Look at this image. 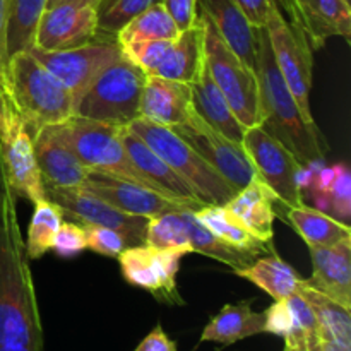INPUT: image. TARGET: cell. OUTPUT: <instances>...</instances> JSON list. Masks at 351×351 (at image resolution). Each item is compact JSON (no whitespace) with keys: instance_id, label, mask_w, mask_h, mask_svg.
Wrapping results in <instances>:
<instances>
[{"instance_id":"43","label":"cell","mask_w":351,"mask_h":351,"mask_svg":"<svg viewBox=\"0 0 351 351\" xmlns=\"http://www.w3.org/2000/svg\"><path fill=\"white\" fill-rule=\"evenodd\" d=\"M134 351H177V343L171 341L163 328L158 324Z\"/></svg>"},{"instance_id":"17","label":"cell","mask_w":351,"mask_h":351,"mask_svg":"<svg viewBox=\"0 0 351 351\" xmlns=\"http://www.w3.org/2000/svg\"><path fill=\"white\" fill-rule=\"evenodd\" d=\"M81 189L96 195L119 211L143 216V218H151V216L163 215L168 211H180V209L197 211L185 202L171 201L149 189L141 187L132 182L123 180V178L113 177V175L99 173V171H89Z\"/></svg>"},{"instance_id":"27","label":"cell","mask_w":351,"mask_h":351,"mask_svg":"<svg viewBox=\"0 0 351 351\" xmlns=\"http://www.w3.org/2000/svg\"><path fill=\"white\" fill-rule=\"evenodd\" d=\"M237 276L250 281L274 300H287L304 283V278L276 254V250L257 257L250 266L235 271Z\"/></svg>"},{"instance_id":"31","label":"cell","mask_w":351,"mask_h":351,"mask_svg":"<svg viewBox=\"0 0 351 351\" xmlns=\"http://www.w3.org/2000/svg\"><path fill=\"white\" fill-rule=\"evenodd\" d=\"M48 0H7L5 51L7 60L14 53L34 47L38 23Z\"/></svg>"},{"instance_id":"39","label":"cell","mask_w":351,"mask_h":351,"mask_svg":"<svg viewBox=\"0 0 351 351\" xmlns=\"http://www.w3.org/2000/svg\"><path fill=\"white\" fill-rule=\"evenodd\" d=\"M86 249L84 226L75 221L62 223L55 235L51 250H55L58 257H74Z\"/></svg>"},{"instance_id":"2","label":"cell","mask_w":351,"mask_h":351,"mask_svg":"<svg viewBox=\"0 0 351 351\" xmlns=\"http://www.w3.org/2000/svg\"><path fill=\"white\" fill-rule=\"evenodd\" d=\"M257 88H259L261 127L276 137L293 153L304 168H312L324 161L326 141L314 120L302 113L297 99L285 82L276 62L266 27L257 29V50L254 60Z\"/></svg>"},{"instance_id":"46","label":"cell","mask_w":351,"mask_h":351,"mask_svg":"<svg viewBox=\"0 0 351 351\" xmlns=\"http://www.w3.org/2000/svg\"><path fill=\"white\" fill-rule=\"evenodd\" d=\"M101 0H48L47 7L57 5V3H77V5H91V7H98V3Z\"/></svg>"},{"instance_id":"6","label":"cell","mask_w":351,"mask_h":351,"mask_svg":"<svg viewBox=\"0 0 351 351\" xmlns=\"http://www.w3.org/2000/svg\"><path fill=\"white\" fill-rule=\"evenodd\" d=\"M197 16L204 26V65L209 75L245 129L261 125L256 72L230 48L204 12L197 10Z\"/></svg>"},{"instance_id":"21","label":"cell","mask_w":351,"mask_h":351,"mask_svg":"<svg viewBox=\"0 0 351 351\" xmlns=\"http://www.w3.org/2000/svg\"><path fill=\"white\" fill-rule=\"evenodd\" d=\"M191 112V84L158 75H147L139 101L141 119L171 129L187 122Z\"/></svg>"},{"instance_id":"36","label":"cell","mask_w":351,"mask_h":351,"mask_svg":"<svg viewBox=\"0 0 351 351\" xmlns=\"http://www.w3.org/2000/svg\"><path fill=\"white\" fill-rule=\"evenodd\" d=\"M154 3H161V0H101L96 7L98 34L115 38V34L129 21H132Z\"/></svg>"},{"instance_id":"24","label":"cell","mask_w":351,"mask_h":351,"mask_svg":"<svg viewBox=\"0 0 351 351\" xmlns=\"http://www.w3.org/2000/svg\"><path fill=\"white\" fill-rule=\"evenodd\" d=\"M197 10L215 23L216 29L233 51L254 69L257 50V29L242 12L235 0H195Z\"/></svg>"},{"instance_id":"38","label":"cell","mask_w":351,"mask_h":351,"mask_svg":"<svg viewBox=\"0 0 351 351\" xmlns=\"http://www.w3.org/2000/svg\"><path fill=\"white\" fill-rule=\"evenodd\" d=\"M82 226H84L86 233V249H91L93 252L99 254V256L117 259L129 247L122 233H119L117 230L95 225Z\"/></svg>"},{"instance_id":"26","label":"cell","mask_w":351,"mask_h":351,"mask_svg":"<svg viewBox=\"0 0 351 351\" xmlns=\"http://www.w3.org/2000/svg\"><path fill=\"white\" fill-rule=\"evenodd\" d=\"M252 302L250 298L239 304L225 305L206 324L201 341L230 346L242 339L264 335V312H254Z\"/></svg>"},{"instance_id":"45","label":"cell","mask_w":351,"mask_h":351,"mask_svg":"<svg viewBox=\"0 0 351 351\" xmlns=\"http://www.w3.org/2000/svg\"><path fill=\"white\" fill-rule=\"evenodd\" d=\"M307 351H351V346L341 345L338 341H331V339L317 338L308 346Z\"/></svg>"},{"instance_id":"9","label":"cell","mask_w":351,"mask_h":351,"mask_svg":"<svg viewBox=\"0 0 351 351\" xmlns=\"http://www.w3.org/2000/svg\"><path fill=\"white\" fill-rule=\"evenodd\" d=\"M243 151L249 156L256 175L274 192L280 206L302 204L304 171L307 168L298 163L288 147L264 127H249L243 134Z\"/></svg>"},{"instance_id":"16","label":"cell","mask_w":351,"mask_h":351,"mask_svg":"<svg viewBox=\"0 0 351 351\" xmlns=\"http://www.w3.org/2000/svg\"><path fill=\"white\" fill-rule=\"evenodd\" d=\"M290 23L307 36L312 50H319L332 36L350 41L351 7L348 0H280L276 3Z\"/></svg>"},{"instance_id":"3","label":"cell","mask_w":351,"mask_h":351,"mask_svg":"<svg viewBox=\"0 0 351 351\" xmlns=\"http://www.w3.org/2000/svg\"><path fill=\"white\" fill-rule=\"evenodd\" d=\"M3 75L33 139L45 127L57 125L74 115L71 93L31 51L14 53L7 60Z\"/></svg>"},{"instance_id":"8","label":"cell","mask_w":351,"mask_h":351,"mask_svg":"<svg viewBox=\"0 0 351 351\" xmlns=\"http://www.w3.org/2000/svg\"><path fill=\"white\" fill-rule=\"evenodd\" d=\"M0 168L16 197L27 199L33 204L45 197L33 137L10 96L3 71L0 72Z\"/></svg>"},{"instance_id":"28","label":"cell","mask_w":351,"mask_h":351,"mask_svg":"<svg viewBox=\"0 0 351 351\" xmlns=\"http://www.w3.org/2000/svg\"><path fill=\"white\" fill-rule=\"evenodd\" d=\"M287 208V219L295 232L304 239L307 247H328L350 239V225L332 218L328 213L317 208H308L304 202Z\"/></svg>"},{"instance_id":"5","label":"cell","mask_w":351,"mask_h":351,"mask_svg":"<svg viewBox=\"0 0 351 351\" xmlns=\"http://www.w3.org/2000/svg\"><path fill=\"white\" fill-rule=\"evenodd\" d=\"M58 127L75 156L89 171L113 175L160 194V191L137 170L127 154L122 141L123 127L77 115H72L69 120L58 123Z\"/></svg>"},{"instance_id":"7","label":"cell","mask_w":351,"mask_h":351,"mask_svg":"<svg viewBox=\"0 0 351 351\" xmlns=\"http://www.w3.org/2000/svg\"><path fill=\"white\" fill-rule=\"evenodd\" d=\"M147 75L120 57L95 79L75 105L74 115L127 127L139 119V101Z\"/></svg>"},{"instance_id":"22","label":"cell","mask_w":351,"mask_h":351,"mask_svg":"<svg viewBox=\"0 0 351 351\" xmlns=\"http://www.w3.org/2000/svg\"><path fill=\"white\" fill-rule=\"evenodd\" d=\"M122 141L125 146L127 154L130 156L137 170L160 191L161 195L171 199V201L185 202L194 209H201L202 202L195 197L192 189L168 167L163 158L158 156L143 139L136 136L127 127L122 129Z\"/></svg>"},{"instance_id":"40","label":"cell","mask_w":351,"mask_h":351,"mask_svg":"<svg viewBox=\"0 0 351 351\" xmlns=\"http://www.w3.org/2000/svg\"><path fill=\"white\" fill-rule=\"evenodd\" d=\"M291 329V311L287 300H274L269 308L264 311V332L274 336H285Z\"/></svg>"},{"instance_id":"44","label":"cell","mask_w":351,"mask_h":351,"mask_svg":"<svg viewBox=\"0 0 351 351\" xmlns=\"http://www.w3.org/2000/svg\"><path fill=\"white\" fill-rule=\"evenodd\" d=\"M5 23H7V0H0V72L5 71Z\"/></svg>"},{"instance_id":"1","label":"cell","mask_w":351,"mask_h":351,"mask_svg":"<svg viewBox=\"0 0 351 351\" xmlns=\"http://www.w3.org/2000/svg\"><path fill=\"white\" fill-rule=\"evenodd\" d=\"M16 195L0 168V351H43V328Z\"/></svg>"},{"instance_id":"4","label":"cell","mask_w":351,"mask_h":351,"mask_svg":"<svg viewBox=\"0 0 351 351\" xmlns=\"http://www.w3.org/2000/svg\"><path fill=\"white\" fill-rule=\"evenodd\" d=\"M192 189L204 206H225L237 189L170 127L136 119L127 125Z\"/></svg>"},{"instance_id":"42","label":"cell","mask_w":351,"mask_h":351,"mask_svg":"<svg viewBox=\"0 0 351 351\" xmlns=\"http://www.w3.org/2000/svg\"><path fill=\"white\" fill-rule=\"evenodd\" d=\"M237 5L242 9L249 23L256 27H263L266 24L269 10L273 7V0H235Z\"/></svg>"},{"instance_id":"19","label":"cell","mask_w":351,"mask_h":351,"mask_svg":"<svg viewBox=\"0 0 351 351\" xmlns=\"http://www.w3.org/2000/svg\"><path fill=\"white\" fill-rule=\"evenodd\" d=\"M312 276L307 287L351 311V237L328 247H308Z\"/></svg>"},{"instance_id":"34","label":"cell","mask_w":351,"mask_h":351,"mask_svg":"<svg viewBox=\"0 0 351 351\" xmlns=\"http://www.w3.org/2000/svg\"><path fill=\"white\" fill-rule=\"evenodd\" d=\"M64 223V213L48 199L34 202V211L27 226V239L24 242L29 259H40L51 249L55 235Z\"/></svg>"},{"instance_id":"32","label":"cell","mask_w":351,"mask_h":351,"mask_svg":"<svg viewBox=\"0 0 351 351\" xmlns=\"http://www.w3.org/2000/svg\"><path fill=\"white\" fill-rule=\"evenodd\" d=\"M297 291L304 297L314 314L319 336L351 346V311L305 283H302Z\"/></svg>"},{"instance_id":"18","label":"cell","mask_w":351,"mask_h":351,"mask_svg":"<svg viewBox=\"0 0 351 351\" xmlns=\"http://www.w3.org/2000/svg\"><path fill=\"white\" fill-rule=\"evenodd\" d=\"M33 147L43 185L77 189L84 184L89 170L69 146L58 123L41 129L34 136Z\"/></svg>"},{"instance_id":"35","label":"cell","mask_w":351,"mask_h":351,"mask_svg":"<svg viewBox=\"0 0 351 351\" xmlns=\"http://www.w3.org/2000/svg\"><path fill=\"white\" fill-rule=\"evenodd\" d=\"M182 211L184 209L147 218L144 245L154 247V249H180L187 254H192L189 232Z\"/></svg>"},{"instance_id":"25","label":"cell","mask_w":351,"mask_h":351,"mask_svg":"<svg viewBox=\"0 0 351 351\" xmlns=\"http://www.w3.org/2000/svg\"><path fill=\"white\" fill-rule=\"evenodd\" d=\"M192 89V108L204 120L208 125L218 130L233 143L242 144L245 127L240 123L237 115L233 113L232 106L226 101L225 95L219 91L216 82L209 75L206 65L202 67L197 81L191 84Z\"/></svg>"},{"instance_id":"12","label":"cell","mask_w":351,"mask_h":351,"mask_svg":"<svg viewBox=\"0 0 351 351\" xmlns=\"http://www.w3.org/2000/svg\"><path fill=\"white\" fill-rule=\"evenodd\" d=\"M184 256H187L185 250L154 249L143 243L127 247L117 259L127 283L149 291L158 302L184 305L177 287V274Z\"/></svg>"},{"instance_id":"49","label":"cell","mask_w":351,"mask_h":351,"mask_svg":"<svg viewBox=\"0 0 351 351\" xmlns=\"http://www.w3.org/2000/svg\"><path fill=\"white\" fill-rule=\"evenodd\" d=\"M348 2H350V0H348Z\"/></svg>"},{"instance_id":"15","label":"cell","mask_w":351,"mask_h":351,"mask_svg":"<svg viewBox=\"0 0 351 351\" xmlns=\"http://www.w3.org/2000/svg\"><path fill=\"white\" fill-rule=\"evenodd\" d=\"M98 34L96 7L57 3L43 10L34 34V48L69 50L93 41Z\"/></svg>"},{"instance_id":"14","label":"cell","mask_w":351,"mask_h":351,"mask_svg":"<svg viewBox=\"0 0 351 351\" xmlns=\"http://www.w3.org/2000/svg\"><path fill=\"white\" fill-rule=\"evenodd\" d=\"M171 130H175L185 143L191 144L213 168H216L219 175H223L237 189V192L256 177V170L243 151L242 144L233 143L208 125L194 112V108L187 122L171 127Z\"/></svg>"},{"instance_id":"20","label":"cell","mask_w":351,"mask_h":351,"mask_svg":"<svg viewBox=\"0 0 351 351\" xmlns=\"http://www.w3.org/2000/svg\"><path fill=\"white\" fill-rule=\"evenodd\" d=\"M204 67V26L201 19L180 31L175 40H167L149 75L194 84Z\"/></svg>"},{"instance_id":"37","label":"cell","mask_w":351,"mask_h":351,"mask_svg":"<svg viewBox=\"0 0 351 351\" xmlns=\"http://www.w3.org/2000/svg\"><path fill=\"white\" fill-rule=\"evenodd\" d=\"M336 175L332 180L331 189L328 192L329 209L336 219H339L345 225H350L351 215V173L345 163L335 165Z\"/></svg>"},{"instance_id":"11","label":"cell","mask_w":351,"mask_h":351,"mask_svg":"<svg viewBox=\"0 0 351 351\" xmlns=\"http://www.w3.org/2000/svg\"><path fill=\"white\" fill-rule=\"evenodd\" d=\"M27 51H31L67 88L74 99V112L77 101L95 82V79L110 64L122 57L115 38L99 36V34H96L95 40L89 43L69 50L45 51L33 47Z\"/></svg>"},{"instance_id":"29","label":"cell","mask_w":351,"mask_h":351,"mask_svg":"<svg viewBox=\"0 0 351 351\" xmlns=\"http://www.w3.org/2000/svg\"><path fill=\"white\" fill-rule=\"evenodd\" d=\"M182 216H184L185 226H187L189 242H191L192 252L211 257V259L218 261V263L226 264V266L232 267L233 271H239L250 266V264L259 257L256 256V254L245 252V250L237 249V247L223 242V240L218 239L208 226H204L199 221L197 216L194 215L192 209H184V211H182Z\"/></svg>"},{"instance_id":"13","label":"cell","mask_w":351,"mask_h":351,"mask_svg":"<svg viewBox=\"0 0 351 351\" xmlns=\"http://www.w3.org/2000/svg\"><path fill=\"white\" fill-rule=\"evenodd\" d=\"M45 199L60 208L64 216H69L79 225L106 226L122 233L127 245H143L146 237L147 218L127 215L113 206L106 204L84 189H65L45 185Z\"/></svg>"},{"instance_id":"48","label":"cell","mask_w":351,"mask_h":351,"mask_svg":"<svg viewBox=\"0 0 351 351\" xmlns=\"http://www.w3.org/2000/svg\"><path fill=\"white\" fill-rule=\"evenodd\" d=\"M283 351H291V350H287V348H285V350H283Z\"/></svg>"},{"instance_id":"47","label":"cell","mask_w":351,"mask_h":351,"mask_svg":"<svg viewBox=\"0 0 351 351\" xmlns=\"http://www.w3.org/2000/svg\"><path fill=\"white\" fill-rule=\"evenodd\" d=\"M273 2H274V3H278V2H280V0H273Z\"/></svg>"},{"instance_id":"30","label":"cell","mask_w":351,"mask_h":351,"mask_svg":"<svg viewBox=\"0 0 351 351\" xmlns=\"http://www.w3.org/2000/svg\"><path fill=\"white\" fill-rule=\"evenodd\" d=\"M199 221L208 226L218 239L230 245L242 249L245 252L263 256V254L273 252V242L267 243L257 239L256 235L249 232L240 221H237L225 206H202L201 209L194 211Z\"/></svg>"},{"instance_id":"23","label":"cell","mask_w":351,"mask_h":351,"mask_svg":"<svg viewBox=\"0 0 351 351\" xmlns=\"http://www.w3.org/2000/svg\"><path fill=\"white\" fill-rule=\"evenodd\" d=\"M280 204L274 192L261 180L254 177L243 189H240L225 204L230 215L242 223L252 235L263 242L271 243L274 237V206Z\"/></svg>"},{"instance_id":"33","label":"cell","mask_w":351,"mask_h":351,"mask_svg":"<svg viewBox=\"0 0 351 351\" xmlns=\"http://www.w3.org/2000/svg\"><path fill=\"white\" fill-rule=\"evenodd\" d=\"M180 34L177 23L171 19L163 3H154L149 9L141 12L125 24L115 34L117 45L132 43V41L175 40Z\"/></svg>"},{"instance_id":"41","label":"cell","mask_w":351,"mask_h":351,"mask_svg":"<svg viewBox=\"0 0 351 351\" xmlns=\"http://www.w3.org/2000/svg\"><path fill=\"white\" fill-rule=\"evenodd\" d=\"M167 12L177 23L178 29L184 31L194 26L197 21V2L195 0H161Z\"/></svg>"},{"instance_id":"10","label":"cell","mask_w":351,"mask_h":351,"mask_svg":"<svg viewBox=\"0 0 351 351\" xmlns=\"http://www.w3.org/2000/svg\"><path fill=\"white\" fill-rule=\"evenodd\" d=\"M273 48L274 62L283 75L285 82L290 88L291 95L297 99L302 113L308 120H314L311 110L312 91V47L307 36L297 24L290 23L281 14L276 3H273L264 24Z\"/></svg>"}]
</instances>
